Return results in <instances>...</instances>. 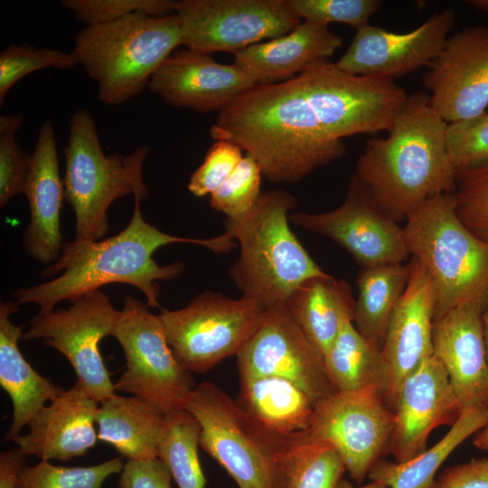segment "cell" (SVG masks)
I'll return each instance as SVG.
<instances>
[{
    "mask_svg": "<svg viewBox=\"0 0 488 488\" xmlns=\"http://www.w3.org/2000/svg\"><path fill=\"white\" fill-rule=\"evenodd\" d=\"M407 98L393 79L350 74L326 59L255 84L219 112L210 135L253 156L270 182L294 183L343 157V137L389 132Z\"/></svg>",
    "mask_w": 488,
    "mask_h": 488,
    "instance_id": "1",
    "label": "cell"
},
{
    "mask_svg": "<svg viewBox=\"0 0 488 488\" xmlns=\"http://www.w3.org/2000/svg\"><path fill=\"white\" fill-rule=\"evenodd\" d=\"M128 225L117 235L103 240L65 242L56 262L42 271L44 277L61 274L45 283L14 292L17 305L35 303L39 311L54 310L61 301H77L84 295L110 283L128 284L138 288L148 307L159 306L158 280H172L183 271V263L159 266L153 254L162 246L190 243L214 253L230 252L234 239L224 231L211 239L177 237L161 231L142 215L140 196L136 195Z\"/></svg>",
    "mask_w": 488,
    "mask_h": 488,
    "instance_id": "2",
    "label": "cell"
},
{
    "mask_svg": "<svg viewBox=\"0 0 488 488\" xmlns=\"http://www.w3.org/2000/svg\"><path fill=\"white\" fill-rule=\"evenodd\" d=\"M446 127L428 93L419 90L408 95L386 137L367 140L354 174L393 221H406L430 198L455 192Z\"/></svg>",
    "mask_w": 488,
    "mask_h": 488,
    "instance_id": "3",
    "label": "cell"
},
{
    "mask_svg": "<svg viewBox=\"0 0 488 488\" xmlns=\"http://www.w3.org/2000/svg\"><path fill=\"white\" fill-rule=\"evenodd\" d=\"M296 205L289 192L268 190L249 212L224 221L240 249L230 276L242 296L265 308L285 304L301 284L325 274L289 226L288 211Z\"/></svg>",
    "mask_w": 488,
    "mask_h": 488,
    "instance_id": "4",
    "label": "cell"
},
{
    "mask_svg": "<svg viewBox=\"0 0 488 488\" xmlns=\"http://www.w3.org/2000/svg\"><path fill=\"white\" fill-rule=\"evenodd\" d=\"M182 45L176 14L134 13L89 25L75 35L73 54L96 81L99 99L117 106L141 94L156 70Z\"/></svg>",
    "mask_w": 488,
    "mask_h": 488,
    "instance_id": "5",
    "label": "cell"
},
{
    "mask_svg": "<svg viewBox=\"0 0 488 488\" xmlns=\"http://www.w3.org/2000/svg\"><path fill=\"white\" fill-rule=\"evenodd\" d=\"M403 230L411 258L434 284L435 319L464 304H488V242L460 221L453 192L425 202L406 219Z\"/></svg>",
    "mask_w": 488,
    "mask_h": 488,
    "instance_id": "6",
    "label": "cell"
},
{
    "mask_svg": "<svg viewBox=\"0 0 488 488\" xmlns=\"http://www.w3.org/2000/svg\"><path fill=\"white\" fill-rule=\"evenodd\" d=\"M149 151L139 146L127 155H106L90 113L81 108L72 114L63 147V187L75 213V240H99L108 229V210L117 199L130 194L147 198L143 165Z\"/></svg>",
    "mask_w": 488,
    "mask_h": 488,
    "instance_id": "7",
    "label": "cell"
},
{
    "mask_svg": "<svg viewBox=\"0 0 488 488\" xmlns=\"http://www.w3.org/2000/svg\"><path fill=\"white\" fill-rule=\"evenodd\" d=\"M201 427L200 446L239 488H278L277 462L293 440L279 438L258 424L222 389L203 381L185 405Z\"/></svg>",
    "mask_w": 488,
    "mask_h": 488,
    "instance_id": "8",
    "label": "cell"
},
{
    "mask_svg": "<svg viewBox=\"0 0 488 488\" xmlns=\"http://www.w3.org/2000/svg\"><path fill=\"white\" fill-rule=\"evenodd\" d=\"M265 307L242 296L230 298L206 291L178 310L157 314L167 343L181 366L205 372L237 355L256 329Z\"/></svg>",
    "mask_w": 488,
    "mask_h": 488,
    "instance_id": "9",
    "label": "cell"
},
{
    "mask_svg": "<svg viewBox=\"0 0 488 488\" xmlns=\"http://www.w3.org/2000/svg\"><path fill=\"white\" fill-rule=\"evenodd\" d=\"M113 336L126 357L116 390L143 399L166 415L185 409L194 379L174 357L158 315L127 296Z\"/></svg>",
    "mask_w": 488,
    "mask_h": 488,
    "instance_id": "10",
    "label": "cell"
},
{
    "mask_svg": "<svg viewBox=\"0 0 488 488\" xmlns=\"http://www.w3.org/2000/svg\"><path fill=\"white\" fill-rule=\"evenodd\" d=\"M119 314L99 289L68 309L39 311L22 338L43 339L47 346L64 355L77 376L75 385L101 403L116 395V388L100 354L99 342L114 334Z\"/></svg>",
    "mask_w": 488,
    "mask_h": 488,
    "instance_id": "11",
    "label": "cell"
},
{
    "mask_svg": "<svg viewBox=\"0 0 488 488\" xmlns=\"http://www.w3.org/2000/svg\"><path fill=\"white\" fill-rule=\"evenodd\" d=\"M174 14L182 45L207 54H234L262 40L283 36L301 23L285 0H178Z\"/></svg>",
    "mask_w": 488,
    "mask_h": 488,
    "instance_id": "12",
    "label": "cell"
},
{
    "mask_svg": "<svg viewBox=\"0 0 488 488\" xmlns=\"http://www.w3.org/2000/svg\"><path fill=\"white\" fill-rule=\"evenodd\" d=\"M394 412L375 390L333 392L315 403L309 428L297 436L330 444L360 484L388 453Z\"/></svg>",
    "mask_w": 488,
    "mask_h": 488,
    "instance_id": "13",
    "label": "cell"
},
{
    "mask_svg": "<svg viewBox=\"0 0 488 488\" xmlns=\"http://www.w3.org/2000/svg\"><path fill=\"white\" fill-rule=\"evenodd\" d=\"M236 357L239 378H285L301 388L314 403L335 392L323 354L300 329L285 304L265 309Z\"/></svg>",
    "mask_w": 488,
    "mask_h": 488,
    "instance_id": "14",
    "label": "cell"
},
{
    "mask_svg": "<svg viewBox=\"0 0 488 488\" xmlns=\"http://www.w3.org/2000/svg\"><path fill=\"white\" fill-rule=\"evenodd\" d=\"M289 219L342 246L362 268L401 264L410 256L403 228L376 205L354 174L339 207L321 213L297 211Z\"/></svg>",
    "mask_w": 488,
    "mask_h": 488,
    "instance_id": "15",
    "label": "cell"
},
{
    "mask_svg": "<svg viewBox=\"0 0 488 488\" xmlns=\"http://www.w3.org/2000/svg\"><path fill=\"white\" fill-rule=\"evenodd\" d=\"M423 76L433 108L447 123L474 118L488 107V26L448 37Z\"/></svg>",
    "mask_w": 488,
    "mask_h": 488,
    "instance_id": "16",
    "label": "cell"
},
{
    "mask_svg": "<svg viewBox=\"0 0 488 488\" xmlns=\"http://www.w3.org/2000/svg\"><path fill=\"white\" fill-rule=\"evenodd\" d=\"M455 23L452 8L431 14L408 33L367 23L358 29L338 69L359 76L395 79L428 67L442 51Z\"/></svg>",
    "mask_w": 488,
    "mask_h": 488,
    "instance_id": "17",
    "label": "cell"
},
{
    "mask_svg": "<svg viewBox=\"0 0 488 488\" xmlns=\"http://www.w3.org/2000/svg\"><path fill=\"white\" fill-rule=\"evenodd\" d=\"M462 411L445 368L433 354L399 388L388 453L397 463L413 459L427 449L435 428L451 427Z\"/></svg>",
    "mask_w": 488,
    "mask_h": 488,
    "instance_id": "18",
    "label": "cell"
},
{
    "mask_svg": "<svg viewBox=\"0 0 488 488\" xmlns=\"http://www.w3.org/2000/svg\"><path fill=\"white\" fill-rule=\"evenodd\" d=\"M408 263V284L389 318L381 344L389 371L385 400L392 411L402 383L433 355L434 284L417 258H411Z\"/></svg>",
    "mask_w": 488,
    "mask_h": 488,
    "instance_id": "19",
    "label": "cell"
},
{
    "mask_svg": "<svg viewBox=\"0 0 488 488\" xmlns=\"http://www.w3.org/2000/svg\"><path fill=\"white\" fill-rule=\"evenodd\" d=\"M254 85L236 64H221L210 54L184 48L163 62L147 88L170 106L210 113L220 112Z\"/></svg>",
    "mask_w": 488,
    "mask_h": 488,
    "instance_id": "20",
    "label": "cell"
},
{
    "mask_svg": "<svg viewBox=\"0 0 488 488\" xmlns=\"http://www.w3.org/2000/svg\"><path fill=\"white\" fill-rule=\"evenodd\" d=\"M488 304L471 302L434 320L433 354L445 368L464 409L488 407V362L482 316Z\"/></svg>",
    "mask_w": 488,
    "mask_h": 488,
    "instance_id": "21",
    "label": "cell"
},
{
    "mask_svg": "<svg viewBox=\"0 0 488 488\" xmlns=\"http://www.w3.org/2000/svg\"><path fill=\"white\" fill-rule=\"evenodd\" d=\"M99 406L74 384L39 410L27 425L28 433L13 442L25 455L41 461L85 455L99 440L95 429Z\"/></svg>",
    "mask_w": 488,
    "mask_h": 488,
    "instance_id": "22",
    "label": "cell"
},
{
    "mask_svg": "<svg viewBox=\"0 0 488 488\" xmlns=\"http://www.w3.org/2000/svg\"><path fill=\"white\" fill-rule=\"evenodd\" d=\"M23 193L30 207V222L23 239L25 251L50 266L58 260L63 245L60 214L64 199L56 135L50 120L40 127Z\"/></svg>",
    "mask_w": 488,
    "mask_h": 488,
    "instance_id": "23",
    "label": "cell"
},
{
    "mask_svg": "<svg viewBox=\"0 0 488 488\" xmlns=\"http://www.w3.org/2000/svg\"><path fill=\"white\" fill-rule=\"evenodd\" d=\"M342 44L343 38L327 25L304 21L283 36L235 52L233 63L255 84L277 83L329 59Z\"/></svg>",
    "mask_w": 488,
    "mask_h": 488,
    "instance_id": "24",
    "label": "cell"
},
{
    "mask_svg": "<svg viewBox=\"0 0 488 488\" xmlns=\"http://www.w3.org/2000/svg\"><path fill=\"white\" fill-rule=\"evenodd\" d=\"M17 304L0 305V385L13 405L11 426L5 440L14 441L24 426L41 410L63 392V389L40 375L23 356L18 341L22 325H14L10 317L16 313Z\"/></svg>",
    "mask_w": 488,
    "mask_h": 488,
    "instance_id": "25",
    "label": "cell"
},
{
    "mask_svg": "<svg viewBox=\"0 0 488 488\" xmlns=\"http://www.w3.org/2000/svg\"><path fill=\"white\" fill-rule=\"evenodd\" d=\"M239 406L272 435L295 439L306 431L314 401L292 381L277 376L239 378Z\"/></svg>",
    "mask_w": 488,
    "mask_h": 488,
    "instance_id": "26",
    "label": "cell"
},
{
    "mask_svg": "<svg viewBox=\"0 0 488 488\" xmlns=\"http://www.w3.org/2000/svg\"><path fill=\"white\" fill-rule=\"evenodd\" d=\"M295 322L324 356L343 324L353 322L355 299L350 284L325 273L296 288L285 303Z\"/></svg>",
    "mask_w": 488,
    "mask_h": 488,
    "instance_id": "27",
    "label": "cell"
},
{
    "mask_svg": "<svg viewBox=\"0 0 488 488\" xmlns=\"http://www.w3.org/2000/svg\"><path fill=\"white\" fill-rule=\"evenodd\" d=\"M166 420L167 415L154 404L136 396L116 394L99 403L98 438L127 460L156 458Z\"/></svg>",
    "mask_w": 488,
    "mask_h": 488,
    "instance_id": "28",
    "label": "cell"
},
{
    "mask_svg": "<svg viewBox=\"0 0 488 488\" xmlns=\"http://www.w3.org/2000/svg\"><path fill=\"white\" fill-rule=\"evenodd\" d=\"M488 425V407L464 409L447 433L433 446L406 463L379 459L371 468V481L388 488H435L436 474L445 460L469 436Z\"/></svg>",
    "mask_w": 488,
    "mask_h": 488,
    "instance_id": "29",
    "label": "cell"
},
{
    "mask_svg": "<svg viewBox=\"0 0 488 488\" xmlns=\"http://www.w3.org/2000/svg\"><path fill=\"white\" fill-rule=\"evenodd\" d=\"M324 361L334 391L375 390L386 397L389 371L381 348L363 337L352 320L343 324Z\"/></svg>",
    "mask_w": 488,
    "mask_h": 488,
    "instance_id": "30",
    "label": "cell"
},
{
    "mask_svg": "<svg viewBox=\"0 0 488 488\" xmlns=\"http://www.w3.org/2000/svg\"><path fill=\"white\" fill-rule=\"evenodd\" d=\"M408 277L409 263H401L364 267L357 277L353 324L363 337L380 348Z\"/></svg>",
    "mask_w": 488,
    "mask_h": 488,
    "instance_id": "31",
    "label": "cell"
},
{
    "mask_svg": "<svg viewBox=\"0 0 488 488\" xmlns=\"http://www.w3.org/2000/svg\"><path fill=\"white\" fill-rule=\"evenodd\" d=\"M345 472L330 444L296 436L278 459V488H335Z\"/></svg>",
    "mask_w": 488,
    "mask_h": 488,
    "instance_id": "32",
    "label": "cell"
},
{
    "mask_svg": "<svg viewBox=\"0 0 488 488\" xmlns=\"http://www.w3.org/2000/svg\"><path fill=\"white\" fill-rule=\"evenodd\" d=\"M201 427L186 409L167 415L157 458L168 467L179 488H205L198 448Z\"/></svg>",
    "mask_w": 488,
    "mask_h": 488,
    "instance_id": "33",
    "label": "cell"
},
{
    "mask_svg": "<svg viewBox=\"0 0 488 488\" xmlns=\"http://www.w3.org/2000/svg\"><path fill=\"white\" fill-rule=\"evenodd\" d=\"M122 456L92 466L54 465L40 461L21 470L16 488H103L110 475L121 473Z\"/></svg>",
    "mask_w": 488,
    "mask_h": 488,
    "instance_id": "34",
    "label": "cell"
},
{
    "mask_svg": "<svg viewBox=\"0 0 488 488\" xmlns=\"http://www.w3.org/2000/svg\"><path fill=\"white\" fill-rule=\"evenodd\" d=\"M76 65L78 61L72 52L28 43L8 45L0 53V106L10 89L30 73L50 68L70 70Z\"/></svg>",
    "mask_w": 488,
    "mask_h": 488,
    "instance_id": "35",
    "label": "cell"
},
{
    "mask_svg": "<svg viewBox=\"0 0 488 488\" xmlns=\"http://www.w3.org/2000/svg\"><path fill=\"white\" fill-rule=\"evenodd\" d=\"M20 113L0 117V206L15 195L23 193L28 180L32 155H28L16 141L22 126Z\"/></svg>",
    "mask_w": 488,
    "mask_h": 488,
    "instance_id": "36",
    "label": "cell"
},
{
    "mask_svg": "<svg viewBox=\"0 0 488 488\" xmlns=\"http://www.w3.org/2000/svg\"><path fill=\"white\" fill-rule=\"evenodd\" d=\"M262 174L256 159L246 155L227 181L211 194V207L230 219L246 214L261 194Z\"/></svg>",
    "mask_w": 488,
    "mask_h": 488,
    "instance_id": "37",
    "label": "cell"
},
{
    "mask_svg": "<svg viewBox=\"0 0 488 488\" xmlns=\"http://www.w3.org/2000/svg\"><path fill=\"white\" fill-rule=\"evenodd\" d=\"M446 146L457 174L488 164V112L447 124Z\"/></svg>",
    "mask_w": 488,
    "mask_h": 488,
    "instance_id": "38",
    "label": "cell"
},
{
    "mask_svg": "<svg viewBox=\"0 0 488 488\" xmlns=\"http://www.w3.org/2000/svg\"><path fill=\"white\" fill-rule=\"evenodd\" d=\"M454 197L463 224L488 242V164L457 174Z\"/></svg>",
    "mask_w": 488,
    "mask_h": 488,
    "instance_id": "39",
    "label": "cell"
},
{
    "mask_svg": "<svg viewBox=\"0 0 488 488\" xmlns=\"http://www.w3.org/2000/svg\"><path fill=\"white\" fill-rule=\"evenodd\" d=\"M300 20L327 25L337 22L356 29L369 23L381 5L380 0H285Z\"/></svg>",
    "mask_w": 488,
    "mask_h": 488,
    "instance_id": "40",
    "label": "cell"
},
{
    "mask_svg": "<svg viewBox=\"0 0 488 488\" xmlns=\"http://www.w3.org/2000/svg\"><path fill=\"white\" fill-rule=\"evenodd\" d=\"M61 5L86 26L113 22L134 13L153 16L174 14L172 0H63Z\"/></svg>",
    "mask_w": 488,
    "mask_h": 488,
    "instance_id": "41",
    "label": "cell"
},
{
    "mask_svg": "<svg viewBox=\"0 0 488 488\" xmlns=\"http://www.w3.org/2000/svg\"><path fill=\"white\" fill-rule=\"evenodd\" d=\"M243 157L239 145L216 140L206 153L202 164L191 175L188 190L197 197L211 195L227 181Z\"/></svg>",
    "mask_w": 488,
    "mask_h": 488,
    "instance_id": "42",
    "label": "cell"
},
{
    "mask_svg": "<svg viewBox=\"0 0 488 488\" xmlns=\"http://www.w3.org/2000/svg\"><path fill=\"white\" fill-rule=\"evenodd\" d=\"M172 474L159 458L127 460L120 473L119 488H172Z\"/></svg>",
    "mask_w": 488,
    "mask_h": 488,
    "instance_id": "43",
    "label": "cell"
},
{
    "mask_svg": "<svg viewBox=\"0 0 488 488\" xmlns=\"http://www.w3.org/2000/svg\"><path fill=\"white\" fill-rule=\"evenodd\" d=\"M435 488H488V458H473L446 468Z\"/></svg>",
    "mask_w": 488,
    "mask_h": 488,
    "instance_id": "44",
    "label": "cell"
},
{
    "mask_svg": "<svg viewBox=\"0 0 488 488\" xmlns=\"http://www.w3.org/2000/svg\"><path fill=\"white\" fill-rule=\"evenodd\" d=\"M25 456L19 447L1 453L0 488H16L19 474L25 465Z\"/></svg>",
    "mask_w": 488,
    "mask_h": 488,
    "instance_id": "45",
    "label": "cell"
},
{
    "mask_svg": "<svg viewBox=\"0 0 488 488\" xmlns=\"http://www.w3.org/2000/svg\"><path fill=\"white\" fill-rule=\"evenodd\" d=\"M478 432L474 438V446L478 449L488 451V425Z\"/></svg>",
    "mask_w": 488,
    "mask_h": 488,
    "instance_id": "46",
    "label": "cell"
},
{
    "mask_svg": "<svg viewBox=\"0 0 488 488\" xmlns=\"http://www.w3.org/2000/svg\"><path fill=\"white\" fill-rule=\"evenodd\" d=\"M335 488H388L384 483L371 481V483L355 487L353 484H352L348 480L344 479L343 477L340 480V482L337 483Z\"/></svg>",
    "mask_w": 488,
    "mask_h": 488,
    "instance_id": "47",
    "label": "cell"
},
{
    "mask_svg": "<svg viewBox=\"0 0 488 488\" xmlns=\"http://www.w3.org/2000/svg\"><path fill=\"white\" fill-rule=\"evenodd\" d=\"M482 322H483V341H484L486 357H487V362H488V305L483 313Z\"/></svg>",
    "mask_w": 488,
    "mask_h": 488,
    "instance_id": "48",
    "label": "cell"
},
{
    "mask_svg": "<svg viewBox=\"0 0 488 488\" xmlns=\"http://www.w3.org/2000/svg\"><path fill=\"white\" fill-rule=\"evenodd\" d=\"M466 2L475 9L488 13V0H471Z\"/></svg>",
    "mask_w": 488,
    "mask_h": 488,
    "instance_id": "49",
    "label": "cell"
}]
</instances>
